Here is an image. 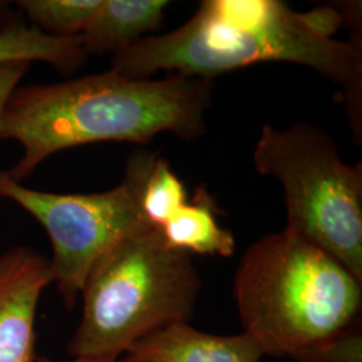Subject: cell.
<instances>
[{"instance_id":"cell-1","label":"cell","mask_w":362,"mask_h":362,"mask_svg":"<svg viewBox=\"0 0 362 362\" xmlns=\"http://www.w3.org/2000/svg\"><path fill=\"white\" fill-rule=\"evenodd\" d=\"M212 81L170 74L136 79L113 70L57 83L27 85L6 106L0 139L23 156L6 173L27 179L50 156L89 144H148L169 132L192 141L207 129Z\"/></svg>"},{"instance_id":"cell-2","label":"cell","mask_w":362,"mask_h":362,"mask_svg":"<svg viewBox=\"0 0 362 362\" xmlns=\"http://www.w3.org/2000/svg\"><path fill=\"white\" fill-rule=\"evenodd\" d=\"M263 62L306 66L342 85L351 127L361 137V38H329L311 11L297 13L284 1L206 0L185 25L113 54L110 70L136 79L165 70L212 81Z\"/></svg>"},{"instance_id":"cell-3","label":"cell","mask_w":362,"mask_h":362,"mask_svg":"<svg viewBox=\"0 0 362 362\" xmlns=\"http://www.w3.org/2000/svg\"><path fill=\"white\" fill-rule=\"evenodd\" d=\"M233 299L245 333L263 356L291 357L357 326L362 282L324 250L285 228L245 251Z\"/></svg>"},{"instance_id":"cell-4","label":"cell","mask_w":362,"mask_h":362,"mask_svg":"<svg viewBox=\"0 0 362 362\" xmlns=\"http://www.w3.org/2000/svg\"><path fill=\"white\" fill-rule=\"evenodd\" d=\"M202 278L192 255L149 227L118 240L82 290V317L67 344L73 358L118 361L144 337L194 317Z\"/></svg>"},{"instance_id":"cell-5","label":"cell","mask_w":362,"mask_h":362,"mask_svg":"<svg viewBox=\"0 0 362 362\" xmlns=\"http://www.w3.org/2000/svg\"><path fill=\"white\" fill-rule=\"evenodd\" d=\"M260 175L281 182L286 228L337 259L362 282V165L345 164L333 137L298 122L264 125L254 151Z\"/></svg>"},{"instance_id":"cell-6","label":"cell","mask_w":362,"mask_h":362,"mask_svg":"<svg viewBox=\"0 0 362 362\" xmlns=\"http://www.w3.org/2000/svg\"><path fill=\"white\" fill-rule=\"evenodd\" d=\"M157 155L139 149L128 158L122 181L98 194H52L15 181L0 170V197L28 212L49 235V259L66 309H73L95 262L118 240L151 226L140 209L144 180Z\"/></svg>"},{"instance_id":"cell-7","label":"cell","mask_w":362,"mask_h":362,"mask_svg":"<svg viewBox=\"0 0 362 362\" xmlns=\"http://www.w3.org/2000/svg\"><path fill=\"white\" fill-rule=\"evenodd\" d=\"M49 259L30 247L0 255V362H37L35 317L52 284Z\"/></svg>"},{"instance_id":"cell-8","label":"cell","mask_w":362,"mask_h":362,"mask_svg":"<svg viewBox=\"0 0 362 362\" xmlns=\"http://www.w3.org/2000/svg\"><path fill=\"white\" fill-rule=\"evenodd\" d=\"M263 351L245 332L216 336L180 322L137 341L117 362H262Z\"/></svg>"},{"instance_id":"cell-9","label":"cell","mask_w":362,"mask_h":362,"mask_svg":"<svg viewBox=\"0 0 362 362\" xmlns=\"http://www.w3.org/2000/svg\"><path fill=\"white\" fill-rule=\"evenodd\" d=\"M169 1L103 0L89 28L79 37L88 55H112L161 26Z\"/></svg>"},{"instance_id":"cell-10","label":"cell","mask_w":362,"mask_h":362,"mask_svg":"<svg viewBox=\"0 0 362 362\" xmlns=\"http://www.w3.org/2000/svg\"><path fill=\"white\" fill-rule=\"evenodd\" d=\"M218 207L204 188H199L191 202L164 223L158 230L165 243L188 254L208 257H233L236 248L233 233L223 228L216 218Z\"/></svg>"},{"instance_id":"cell-11","label":"cell","mask_w":362,"mask_h":362,"mask_svg":"<svg viewBox=\"0 0 362 362\" xmlns=\"http://www.w3.org/2000/svg\"><path fill=\"white\" fill-rule=\"evenodd\" d=\"M88 57L79 37H52L23 23H11L0 30V64L43 62L69 74L83 65Z\"/></svg>"},{"instance_id":"cell-12","label":"cell","mask_w":362,"mask_h":362,"mask_svg":"<svg viewBox=\"0 0 362 362\" xmlns=\"http://www.w3.org/2000/svg\"><path fill=\"white\" fill-rule=\"evenodd\" d=\"M103 0H22L16 4L43 34L81 37L101 7Z\"/></svg>"},{"instance_id":"cell-13","label":"cell","mask_w":362,"mask_h":362,"mask_svg":"<svg viewBox=\"0 0 362 362\" xmlns=\"http://www.w3.org/2000/svg\"><path fill=\"white\" fill-rule=\"evenodd\" d=\"M188 202L187 189L165 157H156L144 180L140 209L156 228L167 223Z\"/></svg>"},{"instance_id":"cell-14","label":"cell","mask_w":362,"mask_h":362,"mask_svg":"<svg viewBox=\"0 0 362 362\" xmlns=\"http://www.w3.org/2000/svg\"><path fill=\"white\" fill-rule=\"evenodd\" d=\"M291 358L297 362H362L361 330L357 326L350 327L299 350Z\"/></svg>"},{"instance_id":"cell-15","label":"cell","mask_w":362,"mask_h":362,"mask_svg":"<svg viewBox=\"0 0 362 362\" xmlns=\"http://www.w3.org/2000/svg\"><path fill=\"white\" fill-rule=\"evenodd\" d=\"M31 64L26 61H13L0 64V130L6 106L8 104L13 91L19 88Z\"/></svg>"},{"instance_id":"cell-16","label":"cell","mask_w":362,"mask_h":362,"mask_svg":"<svg viewBox=\"0 0 362 362\" xmlns=\"http://www.w3.org/2000/svg\"><path fill=\"white\" fill-rule=\"evenodd\" d=\"M37 362H62V361H52L49 358H38ZM64 362H113V361H105V360H86V358H73L71 361H64Z\"/></svg>"}]
</instances>
